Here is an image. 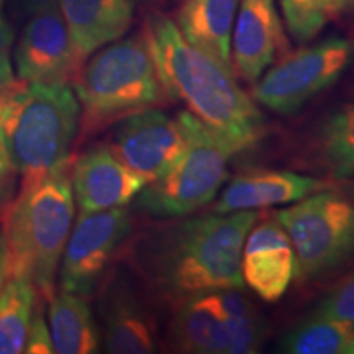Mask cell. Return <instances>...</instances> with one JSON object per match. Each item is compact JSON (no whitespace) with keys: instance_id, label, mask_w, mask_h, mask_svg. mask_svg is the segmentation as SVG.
Returning <instances> with one entry per match:
<instances>
[{"instance_id":"e0dca14e","label":"cell","mask_w":354,"mask_h":354,"mask_svg":"<svg viewBox=\"0 0 354 354\" xmlns=\"http://www.w3.org/2000/svg\"><path fill=\"white\" fill-rule=\"evenodd\" d=\"M328 180L295 174L290 171H253L240 174L228 183L215 205L218 214L258 210L263 207L284 205L328 189Z\"/></svg>"},{"instance_id":"603a6c76","label":"cell","mask_w":354,"mask_h":354,"mask_svg":"<svg viewBox=\"0 0 354 354\" xmlns=\"http://www.w3.org/2000/svg\"><path fill=\"white\" fill-rule=\"evenodd\" d=\"M353 335V323L313 315L282 336L279 351L287 354H342L346 353Z\"/></svg>"},{"instance_id":"ac0fdd59","label":"cell","mask_w":354,"mask_h":354,"mask_svg":"<svg viewBox=\"0 0 354 354\" xmlns=\"http://www.w3.org/2000/svg\"><path fill=\"white\" fill-rule=\"evenodd\" d=\"M79 63L117 41L133 24L130 0H57Z\"/></svg>"},{"instance_id":"8992f818","label":"cell","mask_w":354,"mask_h":354,"mask_svg":"<svg viewBox=\"0 0 354 354\" xmlns=\"http://www.w3.org/2000/svg\"><path fill=\"white\" fill-rule=\"evenodd\" d=\"M177 118L187 138L183 156L136 196V207L158 218H179L210 203L227 183L228 162L243 151L234 141L187 110Z\"/></svg>"},{"instance_id":"44dd1931","label":"cell","mask_w":354,"mask_h":354,"mask_svg":"<svg viewBox=\"0 0 354 354\" xmlns=\"http://www.w3.org/2000/svg\"><path fill=\"white\" fill-rule=\"evenodd\" d=\"M313 154L336 179H354V100L326 115L313 135Z\"/></svg>"},{"instance_id":"4316f807","label":"cell","mask_w":354,"mask_h":354,"mask_svg":"<svg viewBox=\"0 0 354 354\" xmlns=\"http://www.w3.org/2000/svg\"><path fill=\"white\" fill-rule=\"evenodd\" d=\"M17 176H19V171L13 165L6 141L0 133V212L6 209L15 196L17 180H19Z\"/></svg>"},{"instance_id":"d6986e66","label":"cell","mask_w":354,"mask_h":354,"mask_svg":"<svg viewBox=\"0 0 354 354\" xmlns=\"http://www.w3.org/2000/svg\"><path fill=\"white\" fill-rule=\"evenodd\" d=\"M240 0H184L176 25L184 38L233 69L232 33Z\"/></svg>"},{"instance_id":"5bb4252c","label":"cell","mask_w":354,"mask_h":354,"mask_svg":"<svg viewBox=\"0 0 354 354\" xmlns=\"http://www.w3.org/2000/svg\"><path fill=\"white\" fill-rule=\"evenodd\" d=\"M290 51L274 0H241L232 33L233 71L254 84L277 57Z\"/></svg>"},{"instance_id":"4dcf8cb0","label":"cell","mask_w":354,"mask_h":354,"mask_svg":"<svg viewBox=\"0 0 354 354\" xmlns=\"http://www.w3.org/2000/svg\"><path fill=\"white\" fill-rule=\"evenodd\" d=\"M342 190H344V194H346V196L354 202V179L348 180V183H344L342 185Z\"/></svg>"},{"instance_id":"d6a6232c","label":"cell","mask_w":354,"mask_h":354,"mask_svg":"<svg viewBox=\"0 0 354 354\" xmlns=\"http://www.w3.org/2000/svg\"><path fill=\"white\" fill-rule=\"evenodd\" d=\"M130 2L135 6V3H141V2H146V0H130Z\"/></svg>"},{"instance_id":"ffe728a7","label":"cell","mask_w":354,"mask_h":354,"mask_svg":"<svg viewBox=\"0 0 354 354\" xmlns=\"http://www.w3.org/2000/svg\"><path fill=\"white\" fill-rule=\"evenodd\" d=\"M48 322L55 353L91 354L99 351V328L84 295L66 290L53 295L48 308Z\"/></svg>"},{"instance_id":"484cf974","label":"cell","mask_w":354,"mask_h":354,"mask_svg":"<svg viewBox=\"0 0 354 354\" xmlns=\"http://www.w3.org/2000/svg\"><path fill=\"white\" fill-rule=\"evenodd\" d=\"M24 353L26 354H53L55 353V344H53L50 325L44 320L43 313L39 308H35L32 320H30L28 333H26V342Z\"/></svg>"},{"instance_id":"836d02e7","label":"cell","mask_w":354,"mask_h":354,"mask_svg":"<svg viewBox=\"0 0 354 354\" xmlns=\"http://www.w3.org/2000/svg\"><path fill=\"white\" fill-rule=\"evenodd\" d=\"M7 282L6 281H0V292H2V289H3V286H6Z\"/></svg>"},{"instance_id":"30bf717a","label":"cell","mask_w":354,"mask_h":354,"mask_svg":"<svg viewBox=\"0 0 354 354\" xmlns=\"http://www.w3.org/2000/svg\"><path fill=\"white\" fill-rule=\"evenodd\" d=\"M130 228V212L125 207L79 215L61 258V290L91 297Z\"/></svg>"},{"instance_id":"cb8c5ba5","label":"cell","mask_w":354,"mask_h":354,"mask_svg":"<svg viewBox=\"0 0 354 354\" xmlns=\"http://www.w3.org/2000/svg\"><path fill=\"white\" fill-rule=\"evenodd\" d=\"M286 25L295 41L307 43L331 19V0H281Z\"/></svg>"},{"instance_id":"8fae6325","label":"cell","mask_w":354,"mask_h":354,"mask_svg":"<svg viewBox=\"0 0 354 354\" xmlns=\"http://www.w3.org/2000/svg\"><path fill=\"white\" fill-rule=\"evenodd\" d=\"M185 145L179 118L149 107L118 122L109 146L130 169L153 183L179 161Z\"/></svg>"},{"instance_id":"f546056e","label":"cell","mask_w":354,"mask_h":354,"mask_svg":"<svg viewBox=\"0 0 354 354\" xmlns=\"http://www.w3.org/2000/svg\"><path fill=\"white\" fill-rule=\"evenodd\" d=\"M333 17H354V0H331V19Z\"/></svg>"},{"instance_id":"1f68e13d","label":"cell","mask_w":354,"mask_h":354,"mask_svg":"<svg viewBox=\"0 0 354 354\" xmlns=\"http://www.w3.org/2000/svg\"><path fill=\"white\" fill-rule=\"evenodd\" d=\"M346 354H354V335H353L351 342H349L348 348H346Z\"/></svg>"},{"instance_id":"e575fe53","label":"cell","mask_w":354,"mask_h":354,"mask_svg":"<svg viewBox=\"0 0 354 354\" xmlns=\"http://www.w3.org/2000/svg\"><path fill=\"white\" fill-rule=\"evenodd\" d=\"M3 3H6V0H0V10H2V7H3Z\"/></svg>"},{"instance_id":"4fadbf2b","label":"cell","mask_w":354,"mask_h":354,"mask_svg":"<svg viewBox=\"0 0 354 354\" xmlns=\"http://www.w3.org/2000/svg\"><path fill=\"white\" fill-rule=\"evenodd\" d=\"M146 184L109 145H97L71 161V185L81 214L127 207Z\"/></svg>"},{"instance_id":"3957f363","label":"cell","mask_w":354,"mask_h":354,"mask_svg":"<svg viewBox=\"0 0 354 354\" xmlns=\"http://www.w3.org/2000/svg\"><path fill=\"white\" fill-rule=\"evenodd\" d=\"M71 161L41 177L21 180L19 192L0 212L8 279L20 277L50 302L55 277L74 220Z\"/></svg>"},{"instance_id":"2e32d148","label":"cell","mask_w":354,"mask_h":354,"mask_svg":"<svg viewBox=\"0 0 354 354\" xmlns=\"http://www.w3.org/2000/svg\"><path fill=\"white\" fill-rule=\"evenodd\" d=\"M100 315L104 348L112 354L156 351V325L138 295L123 279H112L102 290Z\"/></svg>"},{"instance_id":"ba28073f","label":"cell","mask_w":354,"mask_h":354,"mask_svg":"<svg viewBox=\"0 0 354 354\" xmlns=\"http://www.w3.org/2000/svg\"><path fill=\"white\" fill-rule=\"evenodd\" d=\"M289 234L302 279L325 276L354 256V202L323 189L274 214Z\"/></svg>"},{"instance_id":"9c48e42d","label":"cell","mask_w":354,"mask_h":354,"mask_svg":"<svg viewBox=\"0 0 354 354\" xmlns=\"http://www.w3.org/2000/svg\"><path fill=\"white\" fill-rule=\"evenodd\" d=\"M353 55V43L338 37L289 51L253 84V100L290 117L333 86L351 63Z\"/></svg>"},{"instance_id":"7402d4cb","label":"cell","mask_w":354,"mask_h":354,"mask_svg":"<svg viewBox=\"0 0 354 354\" xmlns=\"http://www.w3.org/2000/svg\"><path fill=\"white\" fill-rule=\"evenodd\" d=\"M38 294L28 281L10 277L0 292V354L24 353Z\"/></svg>"},{"instance_id":"7c38bea8","label":"cell","mask_w":354,"mask_h":354,"mask_svg":"<svg viewBox=\"0 0 354 354\" xmlns=\"http://www.w3.org/2000/svg\"><path fill=\"white\" fill-rule=\"evenodd\" d=\"M17 77L28 82L73 84L82 64L71 43L59 7L30 15L15 51Z\"/></svg>"},{"instance_id":"d4e9b609","label":"cell","mask_w":354,"mask_h":354,"mask_svg":"<svg viewBox=\"0 0 354 354\" xmlns=\"http://www.w3.org/2000/svg\"><path fill=\"white\" fill-rule=\"evenodd\" d=\"M313 315L335 318L354 325V272L322 300Z\"/></svg>"},{"instance_id":"5b68a950","label":"cell","mask_w":354,"mask_h":354,"mask_svg":"<svg viewBox=\"0 0 354 354\" xmlns=\"http://www.w3.org/2000/svg\"><path fill=\"white\" fill-rule=\"evenodd\" d=\"M81 140L159 104L165 97L143 33L117 39L84 61L73 81Z\"/></svg>"},{"instance_id":"52a82bcc","label":"cell","mask_w":354,"mask_h":354,"mask_svg":"<svg viewBox=\"0 0 354 354\" xmlns=\"http://www.w3.org/2000/svg\"><path fill=\"white\" fill-rule=\"evenodd\" d=\"M268 323L241 289L190 295L177 310L171 342L190 354H251L263 346Z\"/></svg>"},{"instance_id":"9a60e30c","label":"cell","mask_w":354,"mask_h":354,"mask_svg":"<svg viewBox=\"0 0 354 354\" xmlns=\"http://www.w3.org/2000/svg\"><path fill=\"white\" fill-rule=\"evenodd\" d=\"M297 274L289 234L276 218L250 230L241 253L243 282L264 302H277Z\"/></svg>"},{"instance_id":"277c9868","label":"cell","mask_w":354,"mask_h":354,"mask_svg":"<svg viewBox=\"0 0 354 354\" xmlns=\"http://www.w3.org/2000/svg\"><path fill=\"white\" fill-rule=\"evenodd\" d=\"M81 107L66 82L0 84V133L21 180L41 177L69 159Z\"/></svg>"},{"instance_id":"6da1fadb","label":"cell","mask_w":354,"mask_h":354,"mask_svg":"<svg viewBox=\"0 0 354 354\" xmlns=\"http://www.w3.org/2000/svg\"><path fill=\"white\" fill-rule=\"evenodd\" d=\"M141 33L165 95L184 104L187 112L243 151L263 136V115L232 68L187 41L166 13H149Z\"/></svg>"},{"instance_id":"7a4b0ae2","label":"cell","mask_w":354,"mask_h":354,"mask_svg":"<svg viewBox=\"0 0 354 354\" xmlns=\"http://www.w3.org/2000/svg\"><path fill=\"white\" fill-rule=\"evenodd\" d=\"M258 216L256 210H240L185 220L146 245L145 271L176 297L243 289V246Z\"/></svg>"},{"instance_id":"83f0119b","label":"cell","mask_w":354,"mask_h":354,"mask_svg":"<svg viewBox=\"0 0 354 354\" xmlns=\"http://www.w3.org/2000/svg\"><path fill=\"white\" fill-rule=\"evenodd\" d=\"M13 38H15L13 28L0 12V84L12 82L15 79L12 68Z\"/></svg>"},{"instance_id":"f1b7e54d","label":"cell","mask_w":354,"mask_h":354,"mask_svg":"<svg viewBox=\"0 0 354 354\" xmlns=\"http://www.w3.org/2000/svg\"><path fill=\"white\" fill-rule=\"evenodd\" d=\"M55 6H57V0H20V8L25 15H33Z\"/></svg>"}]
</instances>
